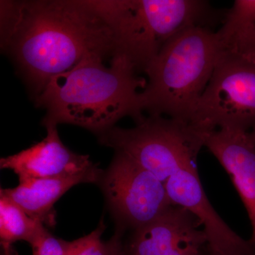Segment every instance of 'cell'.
<instances>
[{"label": "cell", "instance_id": "obj_1", "mask_svg": "<svg viewBox=\"0 0 255 255\" xmlns=\"http://www.w3.org/2000/svg\"><path fill=\"white\" fill-rule=\"evenodd\" d=\"M1 49L33 98L90 55L113 56L112 31L88 0L0 1Z\"/></svg>", "mask_w": 255, "mask_h": 255}, {"label": "cell", "instance_id": "obj_2", "mask_svg": "<svg viewBox=\"0 0 255 255\" xmlns=\"http://www.w3.org/2000/svg\"><path fill=\"white\" fill-rule=\"evenodd\" d=\"M105 59L90 55L51 78L34 100L46 110L45 127L70 124L100 136L124 117L137 122L144 117L138 90L145 88L147 80L137 76L123 56L114 55L109 66Z\"/></svg>", "mask_w": 255, "mask_h": 255}, {"label": "cell", "instance_id": "obj_3", "mask_svg": "<svg viewBox=\"0 0 255 255\" xmlns=\"http://www.w3.org/2000/svg\"><path fill=\"white\" fill-rule=\"evenodd\" d=\"M88 1L112 31L113 56L127 58L137 73H145L178 33L195 26L212 29L221 24L226 11L204 0Z\"/></svg>", "mask_w": 255, "mask_h": 255}, {"label": "cell", "instance_id": "obj_4", "mask_svg": "<svg viewBox=\"0 0 255 255\" xmlns=\"http://www.w3.org/2000/svg\"><path fill=\"white\" fill-rule=\"evenodd\" d=\"M223 50L211 28L195 26L178 33L146 69L142 112L190 123Z\"/></svg>", "mask_w": 255, "mask_h": 255}, {"label": "cell", "instance_id": "obj_5", "mask_svg": "<svg viewBox=\"0 0 255 255\" xmlns=\"http://www.w3.org/2000/svg\"><path fill=\"white\" fill-rule=\"evenodd\" d=\"M206 132L184 121L149 116L130 128L114 127L98 136L102 145L133 159L163 184L182 169L197 167Z\"/></svg>", "mask_w": 255, "mask_h": 255}, {"label": "cell", "instance_id": "obj_6", "mask_svg": "<svg viewBox=\"0 0 255 255\" xmlns=\"http://www.w3.org/2000/svg\"><path fill=\"white\" fill-rule=\"evenodd\" d=\"M190 123L207 132L255 128V62L223 50Z\"/></svg>", "mask_w": 255, "mask_h": 255}, {"label": "cell", "instance_id": "obj_7", "mask_svg": "<svg viewBox=\"0 0 255 255\" xmlns=\"http://www.w3.org/2000/svg\"><path fill=\"white\" fill-rule=\"evenodd\" d=\"M100 182L114 216L134 231L153 222L173 206L163 183L120 152H116Z\"/></svg>", "mask_w": 255, "mask_h": 255}, {"label": "cell", "instance_id": "obj_8", "mask_svg": "<svg viewBox=\"0 0 255 255\" xmlns=\"http://www.w3.org/2000/svg\"><path fill=\"white\" fill-rule=\"evenodd\" d=\"M164 187L173 205L187 209L199 220L209 252L220 255H255L251 242L238 236L215 211L201 184L197 167L179 171L167 179Z\"/></svg>", "mask_w": 255, "mask_h": 255}, {"label": "cell", "instance_id": "obj_9", "mask_svg": "<svg viewBox=\"0 0 255 255\" xmlns=\"http://www.w3.org/2000/svg\"><path fill=\"white\" fill-rule=\"evenodd\" d=\"M46 136L14 155L1 157L0 167L11 169L18 180L89 173L98 170L90 156L75 153L62 142L56 126H47Z\"/></svg>", "mask_w": 255, "mask_h": 255}, {"label": "cell", "instance_id": "obj_10", "mask_svg": "<svg viewBox=\"0 0 255 255\" xmlns=\"http://www.w3.org/2000/svg\"><path fill=\"white\" fill-rule=\"evenodd\" d=\"M205 147L231 176L246 206L252 226L250 240L255 248V143L250 132L216 129L206 137Z\"/></svg>", "mask_w": 255, "mask_h": 255}, {"label": "cell", "instance_id": "obj_11", "mask_svg": "<svg viewBox=\"0 0 255 255\" xmlns=\"http://www.w3.org/2000/svg\"><path fill=\"white\" fill-rule=\"evenodd\" d=\"M199 220L182 206L173 205L153 222L134 231L125 255H163L190 243L207 245Z\"/></svg>", "mask_w": 255, "mask_h": 255}, {"label": "cell", "instance_id": "obj_12", "mask_svg": "<svg viewBox=\"0 0 255 255\" xmlns=\"http://www.w3.org/2000/svg\"><path fill=\"white\" fill-rule=\"evenodd\" d=\"M102 174V171L99 169L75 175L21 179L17 187L1 189V191L28 216L43 223L49 221L50 212L55 202L70 188L82 183L100 182Z\"/></svg>", "mask_w": 255, "mask_h": 255}, {"label": "cell", "instance_id": "obj_13", "mask_svg": "<svg viewBox=\"0 0 255 255\" xmlns=\"http://www.w3.org/2000/svg\"><path fill=\"white\" fill-rule=\"evenodd\" d=\"M41 221L33 219L17 204L0 191V238L4 249L18 241L31 244L44 228Z\"/></svg>", "mask_w": 255, "mask_h": 255}, {"label": "cell", "instance_id": "obj_14", "mask_svg": "<svg viewBox=\"0 0 255 255\" xmlns=\"http://www.w3.org/2000/svg\"><path fill=\"white\" fill-rule=\"evenodd\" d=\"M255 30V0H236L216 32L223 50Z\"/></svg>", "mask_w": 255, "mask_h": 255}, {"label": "cell", "instance_id": "obj_15", "mask_svg": "<svg viewBox=\"0 0 255 255\" xmlns=\"http://www.w3.org/2000/svg\"><path fill=\"white\" fill-rule=\"evenodd\" d=\"M103 221L91 233L72 242H67L65 255H124L120 235L117 234L109 242L102 236L105 230Z\"/></svg>", "mask_w": 255, "mask_h": 255}, {"label": "cell", "instance_id": "obj_16", "mask_svg": "<svg viewBox=\"0 0 255 255\" xmlns=\"http://www.w3.org/2000/svg\"><path fill=\"white\" fill-rule=\"evenodd\" d=\"M30 245L33 255H65L66 241L55 238L46 228Z\"/></svg>", "mask_w": 255, "mask_h": 255}, {"label": "cell", "instance_id": "obj_17", "mask_svg": "<svg viewBox=\"0 0 255 255\" xmlns=\"http://www.w3.org/2000/svg\"><path fill=\"white\" fill-rule=\"evenodd\" d=\"M255 62V30L242 37L230 49Z\"/></svg>", "mask_w": 255, "mask_h": 255}, {"label": "cell", "instance_id": "obj_18", "mask_svg": "<svg viewBox=\"0 0 255 255\" xmlns=\"http://www.w3.org/2000/svg\"><path fill=\"white\" fill-rule=\"evenodd\" d=\"M250 134H251L252 139H253V141H254L255 143V128H253L251 132H250Z\"/></svg>", "mask_w": 255, "mask_h": 255}, {"label": "cell", "instance_id": "obj_19", "mask_svg": "<svg viewBox=\"0 0 255 255\" xmlns=\"http://www.w3.org/2000/svg\"><path fill=\"white\" fill-rule=\"evenodd\" d=\"M4 251L5 253H6V255H11V254H10V248H9V249H5Z\"/></svg>", "mask_w": 255, "mask_h": 255}, {"label": "cell", "instance_id": "obj_20", "mask_svg": "<svg viewBox=\"0 0 255 255\" xmlns=\"http://www.w3.org/2000/svg\"><path fill=\"white\" fill-rule=\"evenodd\" d=\"M208 255H220L217 254H215V253H211V252L209 251V254Z\"/></svg>", "mask_w": 255, "mask_h": 255}]
</instances>
